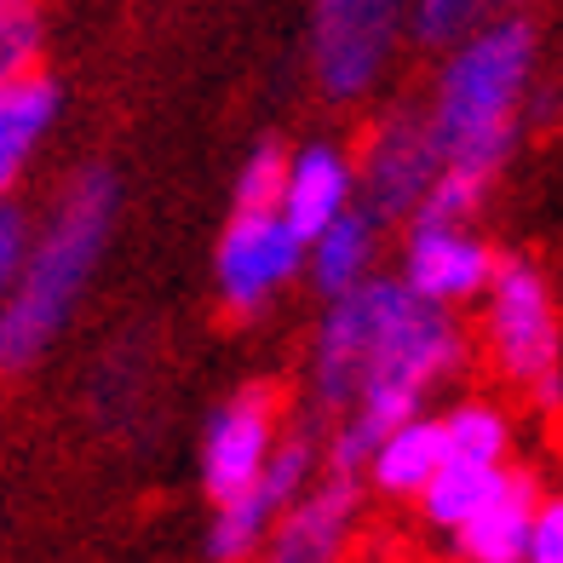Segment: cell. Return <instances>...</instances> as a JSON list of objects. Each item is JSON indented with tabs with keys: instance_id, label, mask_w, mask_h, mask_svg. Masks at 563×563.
<instances>
[{
	"instance_id": "cell-1",
	"label": "cell",
	"mask_w": 563,
	"mask_h": 563,
	"mask_svg": "<svg viewBox=\"0 0 563 563\" xmlns=\"http://www.w3.org/2000/svg\"><path fill=\"white\" fill-rule=\"evenodd\" d=\"M529 81H534V23L523 12H500L477 35L449 46L426 104L449 173L495 185L523 139L518 110L529 98Z\"/></svg>"
},
{
	"instance_id": "cell-2",
	"label": "cell",
	"mask_w": 563,
	"mask_h": 563,
	"mask_svg": "<svg viewBox=\"0 0 563 563\" xmlns=\"http://www.w3.org/2000/svg\"><path fill=\"white\" fill-rule=\"evenodd\" d=\"M110 224H115V173L110 167L75 173L46 230L30 242V260H23L12 294L0 299V374L30 368L58 340V328L69 322L75 299L87 294L98 260H104Z\"/></svg>"
},
{
	"instance_id": "cell-3",
	"label": "cell",
	"mask_w": 563,
	"mask_h": 563,
	"mask_svg": "<svg viewBox=\"0 0 563 563\" xmlns=\"http://www.w3.org/2000/svg\"><path fill=\"white\" fill-rule=\"evenodd\" d=\"M483 351L511 391H523L541 415L563 408V322L547 276L523 253H500L495 282L483 294Z\"/></svg>"
},
{
	"instance_id": "cell-4",
	"label": "cell",
	"mask_w": 563,
	"mask_h": 563,
	"mask_svg": "<svg viewBox=\"0 0 563 563\" xmlns=\"http://www.w3.org/2000/svg\"><path fill=\"white\" fill-rule=\"evenodd\" d=\"M408 30V0H311V75L328 104H356L379 87Z\"/></svg>"
},
{
	"instance_id": "cell-5",
	"label": "cell",
	"mask_w": 563,
	"mask_h": 563,
	"mask_svg": "<svg viewBox=\"0 0 563 563\" xmlns=\"http://www.w3.org/2000/svg\"><path fill=\"white\" fill-rule=\"evenodd\" d=\"M311 242L282 219V208H236L219 236V299L230 317H260L265 305L305 271Z\"/></svg>"
},
{
	"instance_id": "cell-6",
	"label": "cell",
	"mask_w": 563,
	"mask_h": 563,
	"mask_svg": "<svg viewBox=\"0 0 563 563\" xmlns=\"http://www.w3.org/2000/svg\"><path fill=\"white\" fill-rule=\"evenodd\" d=\"M391 294H397V276H368L356 282L351 294L328 299V317L311 340V397H317V415H345L356 402L374 363V345H379V328H386L391 311Z\"/></svg>"
},
{
	"instance_id": "cell-7",
	"label": "cell",
	"mask_w": 563,
	"mask_h": 563,
	"mask_svg": "<svg viewBox=\"0 0 563 563\" xmlns=\"http://www.w3.org/2000/svg\"><path fill=\"white\" fill-rule=\"evenodd\" d=\"M438 178H443V144L431 133L426 110L397 104L374 121V133L363 144V162H356V185H363V201L379 219L408 224Z\"/></svg>"
},
{
	"instance_id": "cell-8",
	"label": "cell",
	"mask_w": 563,
	"mask_h": 563,
	"mask_svg": "<svg viewBox=\"0 0 563 563\" xmlns=\"http://www.w3.org/2000/svg\"><path fill=\"white\" fill-rule=\"evenodd\" d=\"M282 443V397L276 386H242L230 402L213 408L208 438H201V489L208 500H236L265 477Z\"/></svg>"
},
{
	"instance_id": "cell-9",
	"label": "cell",
	"mask_w": 563,
	"mask_h": 563,
	"mask_svg": "<svg viewBox=\"0 0 563 563\" xmlns=\"http://www.w3.org/2000/svg\"><path fill=\"white\" fill-rule=\"evenodd\" d=\"M500 253L477 236L472 224H431V219H408L402 236V282L438 305H477L495 282Z\"/></svg>"
},
{
	"instance_id": "cell-10",
	"label": "cell",
	"mask_w": 563,
	"mask_h": 563,
	"mask_svg": "<svg viewBox=\"0 0 563 563\" xmlns=\"http://www.w3.org/2000/svg\"><path fill=\"white\" fill-rule=\"evenodd\" d=\"M356 500H363V477L328 472L276 518L265 552L276 563H334V558H345L351 529H356Z\"/></svg>"
},
{
	"instance_id": "cell-11",
	"label": "cell",
	"mask_w": 563,
	"mask_h": 563,
	"mask_svg": "<svg viewBox=\"0 0 563 563\" xmlns=\"http://www.w3.org/2000/svg\"><path fill=\"white\" fill-rule=\"evenodd\" d=\"M356 167L345 150L334 144H305L294 150V162H288V185H282V219H288L305 242L317 236V230H328L345 208H356Z\"/></svg>"
},
{
	"instance_id": "cell-12",
	"label": "cell",
	"mask_w": 563,
	"mask_h": 563,
	"mask_svg": "<svg viewBox=\"0 0 563 563\" xmlns=\"http://www.w3.org/2000/svg\"><path fill=\"white\" fill-rule=\"evenodd\" d=\"M534 506H541V483H534V472L511 466L500 489L454 529V552L466 563H523L529 558Z\"/></svg>"
},
{
	"instance_id": "cell-13",
	"label": "cell",
	"mask_w": 563,
	"mask_h": 563,
	"mask_svg": "<svg viewBox=\"0 0 563 563\" xmlns=\"http://www.w3.org/2000/svg\"><path fill=\"white\" fill-rule=\"evenodd\" d=\"M449 460V426L443 415H408L402 426L386 431V443L374 449L368 460V489L386 495V500H420V489L431 477H438V466Z\"/></svg>"
},
{
	"instance_id": "cell-14",
	"label": "cell",
	"mask_w": 563,
	"mask_h": 563,
	"mask_svg": "<svg viewBox=\"0 0 563 563\" xmlns=\"http://www.w3.org/2000/svg\"><path fill=\"white\" fill-rule=\"evenodd\" d=\"M53 121H58V81L53 75L30 69V75L0 87V201L12 196L23 167L35 162V150L53 133Z\"/></svg>"
},
{
	"instance_id": "cell-15",
	"label": "cell",
	"mask_w": 563,
	"mask_h": 563,
	"mask_svg": "<svg viewBox=\"0 0 563 563\" xmlns=\"http://www.w3.org/2000/svg\"><path fill=\"white\" fill-rule=\"evenodd\" d=\"M379 219L368 201H356V208H345L328 230H317L311 236V253H305V276H311V288L322 299H340L351 294L356 282L374 276V247H379Z\"/></svg>"
},
{
	"instance_id": "cell-16",
	"label": "cell",
	"mask_w": 563,
	"mask_h": 563,
	"mask_svg": "<svg viewBox=\"0 0 563 563\" xmlns=\"http://www.w3.org/2000/svg\"><path fill=\"white\" fill-rule=\"evenodd\" d=\"M506 472H511L506 460H477V454H454V449H449V460L438 466V477L420 489L415 506H420V518H426L431 529L454 534V529L466 523L472 511L506 483Z\"/></svg>"
},
{
	"instance_id": "cell-17",
	"label": "cell",
	"mask_w": 563,
	"mask_h": 563,
	"mask_svg": "<svg viewBox=\"0 0 563 563\" xmlns=\"http://www.w3.org/2000/svg\"><path fill=\"white\" fill-rule=\"evenodd\" d=\"M529 0H408V41L426 53H449L466 35H477L489 18L518 12Z\"/></svg>"
},
{
	"instance_id": "cell-18",
	"label": "cell",
	"mask_w": 563,
	"mask_h": 563,
	"mask_svg": "<svg viewBox=\"0 0 563 563\" xmlns=\"http://www.w3.org/2000/svg\"><path fill=\"white\" fill-rule=\"evenodd\" d=\"M449 449L454 454H477V460H511V420L506 408L489 397H460L449 415Z\"/></svg>"
},
{
	"instance_id": "cell-19",
	"label": "cell",
	"mask_w": 563,
	"mask_h": 563,
	"mask_svg": "<svg viewBox=\"0 0 563 563\" xmlns=\"http://www.w3.org/2000/svg\"><path fill=\"white\" fill-rule=\"evenodd\" d=\"M41 69V7L35 0H0V87Z\"/></svg>"
},
{
	"instance_id": "cell-20",
	"label": "cell",
	"mask_w": 563,
	"mask_h": 563,
	"mask_svg": "<svg viewBox=\"0 0 563 563\" xmlns=\"http://www.w3.org/2000/svg\"><path fill=\"white\" fill-rule=\"evenodd\" d=\"M288 162H294L288 150H282L276 139H265L236 173V208H276L282 185H288Z\"/></svg>"
},
{
	"instance_id": "cell-21",
	"label": "cell",
	"mask_w": 563,
	"mask_h": 563,
	"mask_svg": "<svg viewBox=\"0 0 563 563\" xmlns=\"http://www.w3.org/2000/svg\"><path fill=\"white\" fill-rule=\"evenodd\" d=\"M23 260H30V219H23L12 201H0V299L12 294Z\"/></svg>"
},
{
	"instance_id": "cell-22",
	"label": "cell",
	"mask_w": 563,
	"mask_h": 563,
	"mask_svg": "<svg viewBox=\"0 0 563 563\" xmlns=\"http://www.w3.org/2000/svg\"><path fill=\"white\" fill-rule=\"evenodd\" d=\"M529 563H563V495H541V506H534Z\"/></svg>"
}]
</instances>
